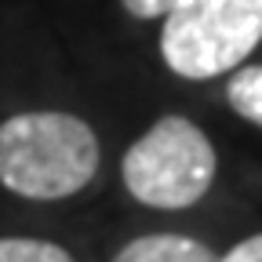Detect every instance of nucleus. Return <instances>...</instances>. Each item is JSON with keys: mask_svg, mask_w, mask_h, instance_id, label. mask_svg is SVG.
Listing matches in <instances>:
<instances>
[{"mask_svg": "<svg viewBox=\"0 0 262 262\" xmlns=\"http://www.w3.org/2000/svg\"><path fill=\"white\" fill-rule=\"evenodd\" d=\"M98 171V135L73 113L37 110L0 124V186L26 201H66Z\"/></svg>", "mask_w": 262, "mask_h": 262, "instance_id": "f257e3e1", "label": "nucleus"}, {"mask_svg": "<svg viewBox=\"0 0 262 262\" xmlns=\"http://www.w3.org/2000/svg\"><path fill=\"white\" fill-rule=\"evenodd\" d=\"M262 44V0H179L160 26V58L182 80L233 73Z\"/></svg>", "mask_w": 262, "mask_h": 262, "instance_id": "7ed1b4c3", "label": "nucleus"}, {"mask_svg": "<svg viewBox=\"0 0 262 262\" xmlns=\"http://www.w3.org/2000/svg\"><path fill=\"white\" fill-rule=\"evenodd\" d=\"M226 102L237 117L262 127V62L258 66H237L226 84Z\"/></svg>", "mask_w": 262, "mask_h": 262, "instance_id": "39448f33", "label": "nucleus"}, {"mask_svg": "<svg viewBox=\"0 0 262 262\" xmlns=\"http://www.w3.org/2000/svg\"><path fill=\"white\" fill-rule=\"evenodd\" d=\"M179 0H120V8L131 15V18H142V22H153V18H164Z\"/></svg>", "mask_w": 262, "mask_h": 262, "instance_id": "0eeeda50", "label": "nucleus"}, {"mask_svg": "<svg viewBox=\"0 0 262 262\" xmlns=\"http://www.w3.org/2000/svg\"><path fill=\"white\" fill-rule=\"evenodd\" d=\"M219 262H262V233L244 237L241 244H233L226 255H219Z\"/></svg>", "mask_w": 262, "mask_h": 262, "instance_id": "6e6552de", "label": "nucleus"}, {"mask_svg": "<svg viewBox=\"0 0 262 262\" xmlns=\"http://www.w3.org/2000/svg\"><path fill=\"white\" fill-rule=\"evenodd\" d=\"M113 262H219V255L196 237L182 233H146L127 241Z\"/></svg>", "mask_w": 262, "mask_h": 262, "instance_id": "20e7f679", "label": "nucleus"}, {"mask_svg": "<svg viewBox=\"0 0 262 262\" xmlns=\"http://www.w3.org/2000/svg\"><path fill=\"white\" fill-rule=\"evenodd\" d=\"M215 171L219 157L211 139L182 113L160 117L120 160V179L131 201L157 211H182L204 201Z\"/></svg>", "mask_w": 262, "mask_h": 262, "instance_id": "f03ea898", "label": "nucleus"}, {"mask_svg": "<svg viewBox=\"0 0 262 262\" xmlns=\"http://www.w3.org/2000/svg\"><path fill=\"white\" fill-rule=\"evenodd\" d=\"M0 262H77V258L40 237H0Z\"/></svg>", "mask_w": 262, "mask_h": 262, "instance_id": "423d86ee", "label": "nucleus"}]
</instances>
